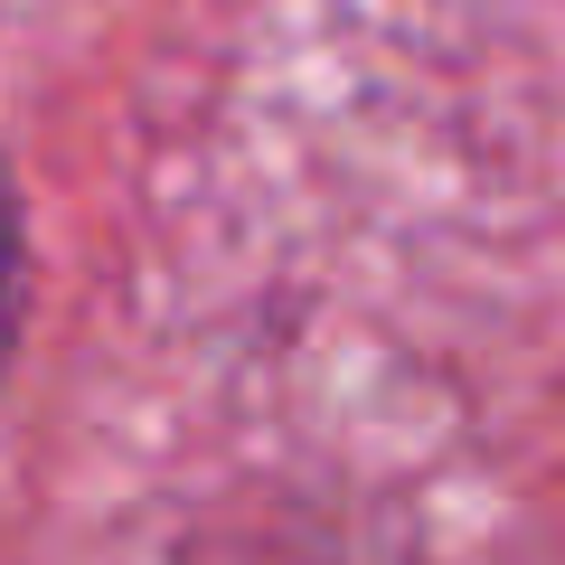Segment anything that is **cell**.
I'll return each instance as SVG.
<instances>
[{
	"instance_id": "6da1fadb",
	"label": "cell",
	"mask_w": 565,
	"mask_h": 565,
	"mask_svg": "<svg viewBox=\"0 0 565 565\" xmlns=\"http://www.w3.org/2000/svg\"><path fill=\"white\" fill-rule=\"evenodd\" d=\"M10 292H20V207H10V180H0V330H10Z\"/></svg>"
}]
</instances>
